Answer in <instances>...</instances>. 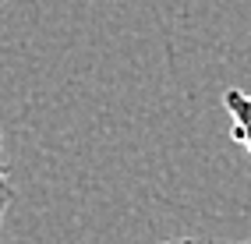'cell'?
Segmentation results:
<instances>
[{"label": "cell", "instance_id": "cell-3", "mask_svg": "<svg viewBox=\"0 0 251 244\" xmlns=\"http://www.w3.org/2000/svg\"><path fill=\"white\" fill-rule=\"evenodd\" d=\"M163 244H216V241H202V237H177V241H163ZM233 244H251V241H233Z\"/></svg>", "mask_w": 251, "mask_h": 244}, {"label": "cell", "instance_id": "cell-2", "mask_svg": "<svg viewBox=\"0 0 251 244\" xmlns=\"http://www.w3.org/2000/svg\"><path fill=\"white\" fill-rule=\"evenodd\" d=\"M11 202H14V188H11V177H7V170L0 167V226H4V216H7Z\"/></svg>", "mask_w": 251, "mask_h": 244}, {"label": "cell", "instance_id": "cell-1", "mask_svg": "<svg viewBox=\"0 0 251 244\" xmlns=\"http://www.w3.org/2000/svg\"><path fill=\"white\" fill-rule=\"evenodd\" d=\"M223 110L230 117V138L251 156V92L226 89L223 92Z\"/></svg>", "mask_w": 251, "mask_h": 244}, {"label": "cell", "instance_id": "cell-4", "mask_svg": "<svg viewBox=\"0 0 251 244\" xmlns=\"http://www.w3.org/2000/svg\"><path fill=\"white\" fill-rule=\"evenodd\" d=\"M0 167H4V163H0Z\"/></svg>", "mask_w": 251, "mask_h": 244}]
</instances>
